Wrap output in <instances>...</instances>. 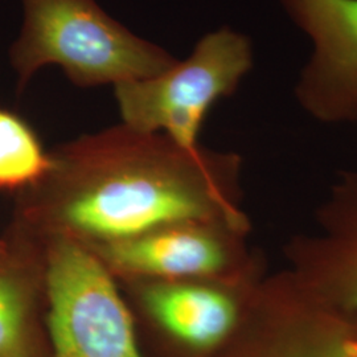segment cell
Listing matches in <instances>:
<instances>
[{"label":"cell","mask_w":357,"mask_h":357,"mask_svg":"<svg viewBox=\"0 0 357 357\" xmlns=\"http://www.w3.org/2000/svg\"><path fill=\"white\" fill-rule=\"evenodd\" d=\"M47 175L16 195L11 222L38 238L86 248L178 222H213L243 233L230 196L237 159L188 151L162 132L126 125L51 151Z\"/></svg>","instance_id":"obj_1"},{"label":"cell","mask_w":357,"mask_h":357,"mask_svg":"<svg viewBox=\"0 0 357 357\" xmlns=\"http://www.w3.org/2000/svg\"><path fill=\"white\" fill-rule=\"evenodd\" d=\"M24 23L10 52L19 93L44 65L90 88L158 76L176 60L131 33L94 0H23Z\"/></svg>","instance_id":"obj_2"},{"label":"cell","mask_w":357,"mask_h":357,"mask_svg":"<svg viewBox=\"0 0 357 357\" xmlns=\"http://www.w3.org/2000/svg\"><path fill=\"white\" fill-rule=\"evenodd\" d=\"M249 40L220 29L199 41L191 57L166 72L115 85L123 125L142 132H162L180 147L199 151L205 116L221 97L230 96L252 68Z\"/></svg>","instance_id":"obj_3"},{"label":"cell","mask_w":357,"mask_h":357,"mask_svg":"<svg viewBox=\"0 0 357 357\" xmlns=\"http://www.w3.org/2000/svg\"><path fill=\"white\" fill-rule=\"evenodd\" d=\"M41 241L51 357H144L123 294L100 259L68 238Z\"/></svg>","instance_id":"obj_4"},{"label":"cell","mask_w":357,"mask_h":357,"mask_svg":"<svg viewBox=\"0 0 357 357\" xmlns=\"http://www.w3.org/2000/svg\"><path fill=\"white\" fill-rule=\"evenodd\" d=\"M131 311L144 357H217L243 323L246 283L116 282Z\"/></svg>","instance_id":"obj_5"},{"label":"cell","mask_w":357,"mask_h":357,"mask_svg":"<svg viewBox=\"0 0 357 357\" xmlns=\"http://www.w3.org/2000/svg\"><path fill=\"white\" fill-rule=\"evenodd\" d=\"M240 234L221 224L178 222L88 249L116 282L246 283L243 253L237 243Z\"/></svg>","instance_id":"obj_6"},{"label":"cell","mask_w":357,"mask_h":357,"mask_svg":"<svg viewBox=\"0 0 357 357\" xmlns=\"http://www.w3.org/2000/svg\"><path fill=\"white\" fill-rule=\"evenodd\" d=\"M315 51L299 85L307 106L324 118L357 114V0H282Z\"/></svg>","instance_id":"obj_7"},{"label":"cell","mask_w":357,"mask_h":357,"mask_svg":"<svg viewBox=\"0 0 357 357\" xmlns=\"http://www.w3.org/2000/svg\"><path fill=\"white\" fill-rule=\"evenodd\" d=\"M0 250V357H51L45 246L10 222Z\"/></svg>","instance_id":"obj_8"},{"label":"cell","mask_w":357,"mask_h":357,"mask_svg":"<svg viewBox=\"0 0 357 357\" xmlns=\"http://www.w3.org/2000/svg\"><path fill=\"white\" fill-rule=\"evenodd\" d=\"M217 357H357V317L320 314L281 327L253 296L236 336Z\"/></svg>","instance_id":"obj_9"},{"label":"cell","mask_w":357,"mask_h":357,"mask_svg":"<svg viewBox=\"0 0 357 357\" xmlns=\"http://www.w3.org/2000/svg\"><path fill=\"white\" fill-rule=\"evenodd\" d=\"M51 167L36 131L24 118L0 107V193L15 196L36 185Z\"/></svg>","instance_id":"obj_10"},{"label":"cell","mask_w":357,"mask_h":357,"mask_svg":"<svg viewBox=\"0 0 357 357\" xmlns=\"http://www.w3.org/2000/svg\"><path fill=\"white\" fill-rule=\"evenodd\" d=\"M343 265L339 280L331 290L336 293V301L347 314L357 315V246Z\"/></svg>","instance_id":"obj_11"},{"label":"cell","mask_w":357,"mask_h":357,"mask_svg":"<svg viewBox=\"0 0 357 357\" xmlns=\"http://www.w3.org/2000/svg\"><path fill=\"white\" fill-rule=\"evenodd\" d=\"M6 248V240L3 238V236L0 237V250H3Z\"/></svg>","instance_id":"obj_12"}]
</instances>
